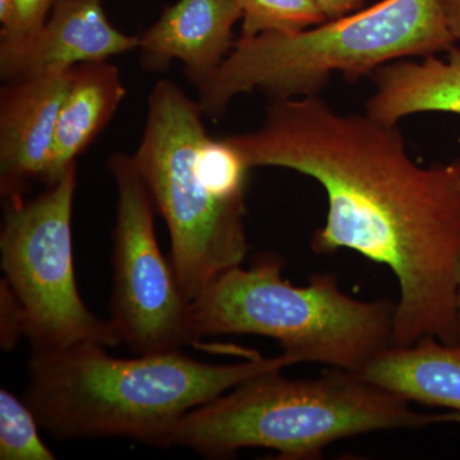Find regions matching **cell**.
I'll return each mask as SVG.
<instances>
[{
    "mask_svg": "<svg viewBox=\"0 0 460 460\" xmlns=\"http://www.w3.org/2000/svg\"><path fill=\"white\" fill-rule=\"evenodd\" d=\"M438 4L454 40L460 42V0H438Z\"/></svg>",
    "mask_w": 460,
    "mask_h": 460,
    "instance_id": "cell-20",
    "label": "cell"
},
{
    "mask_svg": "<svg viewBox=\"0 0 460 460\" xmlns=\"http://www.w3.org/2000/svg\"><path fill=\"white\" fill-rule=\"evenodd\" d=\"M371 75L375 93L366 114L378 122L396 126L402 118L429 111L460 115V49H450L447 59L395 60Z\"/></svg>",
    "mask_w": 460,
    "mask_h": 460,
    "instance_id": "cell-14",
    "label": "cell"
},
{
    "mask_svg": "<svg viewBox=\"0 0 460 460\" xmlns=\"http://www.w3.org/2000/svg\"><path fill=\"white\" fill-rule=\"evenodd\" d=\"M248 168L290 169L328 195L317 253L352 250L398 279L393 344L460 341V160L423 168L396 126L317 95L272 100L255 131L226 136Z\"/></svg>",
    "mask_w": 460,
    "mask_h": 460,
    "instance_id": "cell-1",
    "label": "cell"
},
{
    "mask_svg": "<svg viewBox=\"0 0 460 460\" xmlns=\"http://www.w3.org/2000/svg\"><path fill=\"white\" fill-rule=\"evenodd\" d=\"M283 260L262 253L230 269L190 302L196 341L226 334L274 339L299 362L357 374L393 345L396 302L345 295L337 278L316 274L307 287L283 278Z\"/></svg>",
    "mask_w": 460,
    "mask_h": 460,
    "instance_id": "cell-6",
    "label": "cell"
},
{
    "mask_svg": "<svg viewBox=\"0 0 460 460\" xmlns=\"http://www.w3.org/2000/svg\"><path fill=\"white\" fill-rule=\"evenodd\" d=\"M126 95L119 68L109 60L72 69L71 84L58 118L47 186L57 183L77 164V157L107 128Z\"/></svg>",
    "mask_w": 460,
    "mask_h": 460,
    "instance_id": "cell-13",
    "label": "cell"
},
{
    "mask_svg": "<svg viewBox=\"0 0 460 460\" xmlns=\"http://www.w3.org/2000/svg\"><path fill=\"white\" fill-rule=\"evenodd\" d=\"M204 111L171 80L147 99L146 122L132 157L171 235V262L192 302L248 252V168L235 148L206 131Z\"/></svg>",
    "mask_w": 460,
    "mask_h": 460,
    "instance_id": "cell-3",
    "label": "cell"
},
{
    "mask_svg": "<svg viewBox=\"0 0 460 460\" xmlns=\"http://www.w3.org/2000/svg\"><path fill=\"white\" fill-rule=\"evenodd\" d=\"M458 328H459V337H460V284H459V296H458Z\"/></svg>",
    "mask_w": 460,
    "mask_h": 460,
    "instance_id": "cell-22",
    "label": "cell"
},
{
    "mask_svg": "<svg viewBox=\"0 0 460 460\" xmlns=\"http://www.w3.org/2000/svg\"><path fill=\"white\" fill-rule=\"evenodd\" d=\"M242 12V36L295 33L326 22L314 0H234Z\"/></svg>",
    "mask_w": 460,
    "mask_h": 460,
    "instance_id": "cell-15",
    "label": "cell"
},
{
    "mask_svg": "<svg viewBox=\"0 0 460 460\" xmlns=\"http://www.w3.org/2000/svg\"><path fill=\"white\" fill-rule=\"evenodd\" d=\"M26 323L22 305L12 292L7 281L0 283V341L4 350H11L25 337Z\"/></svg>",
    "mask_w": 460,
    "mask_h": 460,
    "instance_id": "cell-18",
    "label": "cell"
},
{
    "mask_svg": "<svg viewBox=\"0 0 460 460\" xmlns=\"http://www.w3.org/2000/svg\"><path fill=\"white\" fill-rule=\"evenodd\" d=\"M57 0H14L11 23L0 32V40H22L39 31Z\"/></svg>",
    "mask_w": 460,
    "mask_h": 460,
    "instance_id": "cell-17",
    "label": "cell"
},
{
    "mask_svg": "<svg viewBox=\"0 0 460 460\" xmlns=\"http://www.w3.org/2000/svg\"><path fill=\"white\" fill-rule=\"evenodd\" d=\"M357 376L371 385L431 407L460 414V341L428 337L411 345H390Z\"/></svg>",
    "mask_w": 460,
    "mask_h": 460,
    "instance_id": "cell-12",
    "label": "cell"
},
{
    "mask_svg": "<svg viewBox=\"0 0 460 460\" xmlns=\"http://www.w3.org/2000/svg\"><path fill=\"white\" fill-rule=\"evenodd\" d=\"M107 347L81 343L32 350L25 402L40 428L58 438H124L171 447L190 411L247 378L299 362L292 354L214 365L181 352L115 358Z\"/></svg>",
    "mask_w": 460,
    "mask_h": 460,
    "instance_id": "cell-2",
    "label": "cell"
},
{
    "mask_svg": "<svg viewBox=\"0 0 460 460\" xmlns=\"http://www.w3.org/2000/svg\"><path fill=\"white\" fill-rule=\"evenodd\" d=\"M72 69L5 81L0 90V195L23 199L32 181H45L58 118Z\"/></svg>",
    "mask_w": 460,
    "mask_h": 460,
    "instance_id": "cell-10",
    "label": "cell"
},
{
    "mask_svg": "<svg viewBox=\"0 0 460 460\" xmlns=\"http://www.w3.org/2000/svg\"><path fill=\"white\" fill-rule=\"evenodd\" d=\"M39 428L40 423L25 399L0 390V459L56 460L41 440Z\"/></svg>",
    "mask_w": 460,
    "mask_h": 460,
    "instance_id": "cell-16",
    "label": "cell"
},
{
    "mask_svg": "<svg viewBox=\"0 0 460 460\" xmlns=\"http://www.w3.org/2000/svg\"><path fill=\"white\" fill-rule=\"evenodd\" d=\"M75 190L77 164L38 198L5 202L0 263L22 305L32 350L122 344L113 323L91 313L78 292L72 253Z\"/></svg>",
    "mask_w": 460,
    "mask_h": 460,
    "instance_id": "cell-7",
    "label": "cell"
},
{
    "mask_svg": "<svg viewBox=\"0 0 460 460\" xmlns=\"http://www.w3.org/2000/svg\"><path fill=\"white\" fill-rule=\"evenodd\" d=\"M241 20L234 0H178L138 36L141 65L164 71L177 60L198 86L228 57Z\"/></svg>",
    "mask_w": 460,
    "mask_h": 460,
    "instance_id": "cell-11",
    "label": "cell"
},
{
    "mask_svg": "<svg viewBox=\"0 0 460 460\" xmlns=\"http://www.w3.org/2000/svg\"><path fill=\"white\" fill-rule=\"evenodd\" d=\"M138 41V36L111 25L102 0H57L38 32L22 40H0V77L5 83L65 74L137 50Z\"/></svg>",
    "mask_w": 460,
    "mask_h": 460,
    "instance_id": "cell-9",
    "label": "cell"
},
{
    "mask_svg": "<svg viewBox=\"0 0 460 460\" xmlns=\"http://www.w3.org/2000/svg\"><path fill=\"white\" fill-rule=\"evenodd\" d=\"M117 190L111 323L133 352H175L196 343L190 302L157 243L155 205L132 155L109 157Z\"/></svg>",
    "mask_w": 460,
    "mask_h": 460,
    "instance_id": "cell-8",
    "label": "cell"
},
{
    "mask_svg": "<svg viewBox=\"0 0 460 460\" xmlns=\"http://www.w3.org/2000/svg\"><path fill=\"white\" fill-rule=\"evenodd\" d=\"M13 11L14 0H0V23H2V30L11 23Z\"/></svg>",
    "mask_w": 460,
    "mask_h": 460,
    "instance_id": "cell-21",
    "label": "cell"
},
{
    "mask_svg": "<svg viewBox=\"0 0 460 460\" xmlns=\"http://www.w3.org/2000/svg\"><path fill=\"white\" fill-rule=\"evenodd\" d=\"M283 370L242 381L190 411L175 426L172 447L208 459L233 458L246 447H269L279 459L313 460L341 438L381 429L460 422V414H425L408 401L349 371L290 380Z\"/></svg>",
    "mask_w": 460,
    "mask_h": 460,
    "instance_id": "cell-4",
    "label": "cell"
},
{
    "mask_svg": "<svg viewBox=\"0 0 460 460\" xmlns=\"http://www.w3.org/2000/svg\"><path fill=\"white\" fill-rule=\"evenodd\" d=\"M326 20H339L362 11L368 0H314Z\"/></svg>",
    "mask_w": 460,
    "mask_h": 460,
    "instance_id": "cell-19",
    "label": "cell"
},
{
    "mask_svg": "<svg viewBox=\"0 0 460 460\" xmlns=\"http://www.w3.org/2000/svg\"><path fill=\"white\" fill-rule=\"evenodd\" d=\"M454 44L438 0H383L304 31L241 36L196 86L198 102L205 115L217 118L242 93L260 91L271 100L316 95L334 74L361 77Z\"/></svg>",
    "mask_w": 460,
    "mask_h": 460,
    "instance_id": "cell-5",
    "label": "cell"
}]
</instances>
